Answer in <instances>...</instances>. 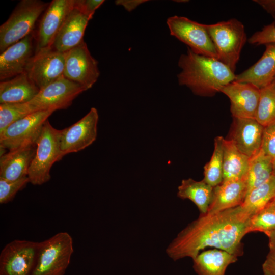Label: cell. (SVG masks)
I'll use <instances>...</instances> for the list:
<instances>
[{
	"instance_id": "obj_24",
	"label": "cell",
	"mask_w": 275,
	"mask_h": 275,
	"mask_svg": "<svg viewBox=\"0 0 275 275\" xmlns=\"http://www.w3.org/2000/svg\"><path fill=\"white\" fill-rule=\"evenodd\" d=\"M250 158L241 153L229 140L223 139V181L245 180Z\"/></svg>"
},
{
	"instance_id": "obj_34",
	"label": "cell",
	"mask_w": 275,
	"mask_h": 275,
	"mask_svg": "<svg viewBox=\"0 0 275 275\" xmlns=\"http://www.w3.org/2000/svg\"><path fill=\"white\" fill-rule=\"evenodd\" d=\"M261 150L272 159L275 170V123L264 127Z\"/></svg>"
},
{
	"instance_id": "obj_7",
	"label": "cell",
	"mask_w": 275,
	"mask_h": 275,
	"mask_svg": "<svg viewBox=\"0 0 275 275\" xmlns=\"http://www.w3.org/2000/svg\"><path fill=\"white\" fill-rule=\"evenodd\" d=\"M167 24L170 35L186 44L194 53L218 59L206 24L177 15L169 17Z\"/></svg>"
},
{
	"instance_id": "obj_31",
	"label": "cell",
	"mask_w": 275,
	"mask_h": 275,
	"mask_svg": "<svg viewBox=\"0 0 275 275\" xmlns=\"http://www.w3.org/2000/svg\"><path fill=\"white\" fill-rule=\"evenodd\" d=\"M275 230V213L264 208L250 218L249 233L261 232L266 235Z\"/></svg>"
},
{
	"instance_id": "obj_37",
	"label": "cell",
	"mask_w": 275,
	"mask_h": 275,
	"mask_svg": "<svg viewBox=\"0 0 275 275\" xmlns=\"http://www.w3.org/2000/svg\"><path fill=\"white\" fill-rule=\"evenodd\" d=\"M147 1L146 0H117L115 3L117 5L123 7L126 11L131 12L139 5Z\"/></svg>"
},
{
	"instance_id": "obj_20",
	"label": "cell",
	"mask_w": 275,
	"mask_h": 275,
	"mask_svg": "<svg viewBox=\"0 0 275 275\" xmlns=\"http://www.w3.org/2000/svg\"><path fill=\"white\" fill-rule=\"evenodd\" d=\"M265 50L254 65L236 75L234 80L253 84L260 90L270 86L275 76V43L265 44Z\"/></svg>"
},
{
	"instance_id": "obj_1",
	"label": "cell",
	"mask_w": 275,
	"mask_h": 275,
	"mask_svg": "<svg viewBox=\"0 0 275 275\" xmlns=\"http://www.w3.org/2000/svg\"><path fill=\"white\" fill-rule=\"evenodd\" d=\"M250 218L241 205L214 213L200 214L177 234L166 253L175 261L186 257L194 259L207 247L240 256L243 253L241 240L249 233Z\"/></svg>"
},
{
	"instance_id": "obj_23",
	"label": "cell",
	"mask_w": 275,
	"mask_h": 275,
	"mask_svg": "<svg viewBox=\"0 0 275 275\" xmlns=\"http://www.w3.org/2000/svg\"><path fill=\"white\" fill-rule=\"evenodd\" d=\"M238 257L226 251L214 249L200 253L193 260V269L198 275H225L228 267Z\"/></svg>"
},
{
	"instance_id": "obj_12",
	"label": "cell",
	"mask_w": 275,
	"mask_h": 275,
	"mask_svg": "<svg viewBox=\"0 0 275 275\" xmlns=\"http://www.w3.org/2000/svg\"><path fill=\"white\" fill-rule=\"evenodd\" d=\"M98 119L97 109L92 107L77 122L61 130L60 142L63 157L85 149L96 140Z\"/></svg>"
},
{
	"instance_id": "obj_18",
	"label": "cell",
	"mask_w": 275,
	"mask_h": 275,
	"mask_svg": "<svg viewBox=\"0 0 275 275\" xmlns=\"http://www.w3.org/2000/svg\"><path fill=\"white\" fill-rule=\"evenodd\" d=\"M93 18L85 13L76 4L66 17L53 41L51 48L67 52L84 41L89 21Z\"/></svg>"
},
{
	"instance_id": "obj_25",
	"label": "cell",
	"mask_w": 275,
	"mask_h": 275,
	"mask_svg": "<svg viewBox=\"0 0 275 275\" xmlns=\"http://www.w3.org/2000/svg\"><path fill=\"white\" fill-rule=\"evenodd\" d=\"M213 187L203 180L196 181L191 178L183 179L178 187L177 196L182 199L191 201L200 214L207 212L210 204Z\"/></svg>"
},
{
	"instance_id": "obj_38",
	"label": "cell",
	"mask_w": 275,
	"mask_h": 275,
	"mask_svg": "<svg viewBox=\"0 0 275 275\" xmlns=\"http://www.w3.org/2000/svg\"><path fill=\"white\" fill-rule=\"evenodd\" d=\"M268 13L275 19V0H254Z\"/></svg>"
},
{
	"instance_id": "obj_10",
	"label": "cell",
	"mask_w": 275,
	"mask_h": 275,
	"mask_svg": "<svg viewBox=\"0 0 275 275\" xmlns=\"http://www.w3.org/2000/svg\"><path fill=\"white\" fill-rule=\"evenodd\" d=\"M63 75L80 85L85 91L97 81L100 75L98 62L91 55L84 40L66 52Z\"/></svg>"
},
{
	"instance_id": "obj_29",
	"label": "cell",
	"mask_w": 275,
	"mask_h": 275,
	"mask_svg": "<svg viewBox=\"0 0 275 275\" xmlns=\"http://www.w3.org/2000/svg\"><path fill=\"white\" fill-rule=\"evenodd\" d=\"M38 111L29 102L0 104V132L12 123Z\"/></svg>"
},
{
	"instance_id": "obj_17",
	"label": "cell",
	"mask_w": 275,
	"mask_h": 275,
	"mask_svg": "<svg viewBox=\"0 0 275 275\" xmlns=\"http://www.w3.org/2000/svg\"><path fill=\"white\" fill-rule=\"evenodd\" d=\"M32 33L7 48L0 55V79L5 80L25 72L33 57V40Z\"/></svg>"
},
{
	"instance_id": "obj_13",
	"label": "cell",
	"mask_w": 275,
	"mask_h": 275,
	"mask_svg": "<svg viewBox=\"0 0 275 275\" xmlns=\"http://www.w3.org/2000/svg\"><path fill=\"white\" fill-rule=\"evenodd\" d=\"M85 90L79 85L67 79L64 75L40 90L30 102L39 111L65 109Z\"/></svg>"
},
{
	"instance_id": "obj_32",
	"label": "cell",
	"mask_w": 275,
	"mask_h": 275,
	"mask_svg": "<svg viewBox=\"0 0 275 275\" xmlns=\"http://www.w3.org/2000/svg\"><path fill=\"white\" fill-rule=\"evenodd\" d=\"M30 183L28 177L15 181H8L0 178V203L7 204L13 200L16 194Z\"/></svg>"
},
{
	"instance_id": "obj_30",
	"label": "cell",
	"mask_w": 275,
	"mask_h": 275,
	"mask_svg": "<svg viewBox=\"0 0 275 275\" xmlns=\"http://www.w3.org/2000/svg\"><path fill=\"white\" fill-rule=\"evenodd\" d=\"M255 119L263 127L275 123V90L270 85L260 90Z\"/></svg>"
},
{
	"instance_id": "obj_27",
	"label": "cell",
	"mask_w": 275,
	"mask_h": 275,
	"mask_svg": "<svg viewBox=\"0 0 275 275\" xmlns=\"http://www.w3.org/2000/svg\"><path fill=\"white\" fill-rule=\"evenodd\" d=\"M274 198L275 174L266 182L251 190L241 206L251 217L264 209Z\"/></svg>"
},
{
	"instance_id": "obj_6",
	"label": "cell",
	"mask_w": 275,
	"mask_h": 275,
	"mask_svg": "<svg viewBox=\"0 0 275 275\" xmlns=\"http://www.w3.org/2000/svg\"><path fill=\"white\" fill-rule=\"evenodd\" d=\"M73 253V239L66 232L40 242L31 275H64Z\"/></svg>"
},
{
	"instance_id": "obj_4",
	"label": "cell",
	"mask_w": 275,
	"mask_h": 275,
	"mask_svg": "<svg viewBox=\"0 0 275 275\" xmlns=\"http://www.w3.org/2000/svg\"><path fill=\"white\" fill-rule=\"evenodd\" d=\"M49 3L40 0H22L0 26L1 53L32 33L40 15Z\"/></svg>"
},
{
	"instance_id": "obj_19",
	"label": "cell",
	"mask_w": 275,
	"mask_h": 275,
	"mask_svg": "<svg viewBox=\"0 0 275 275\" xmlns=\"http://www.w3.org/2000/svg\"><path fill=\"white\" fill-rule=\"evenodd\" d=\"M36 148L37 142L31 143L1 156L0 178L15 181L27 177Z\"/></svg>"
},
{
	"instance_id": "obj_22",
	"label": "cell",
	"mask_w": 275,
	"mask_h": 275,
	"mask_svg": "<svg viewBox=\"0 0 275 275\" xmlns=\"http://www.w3.org/2000/svg\"><path fill=\"white\" fill-rule=\"evenodd\" d=\"M39 91L24 72L0 82V104L29 102Z\"/></svg>"
},
{
	"instance_id": "obj_26",
	"label": "cell",
	"mask_w": 275,
	"mask_h": 275,
	"mask_svg": "<svg viewBox=\"0 0 275 275\" xmlns=\"http://www.w3.org/2000/svg\"><path fill=\"white\" fill-rule=\"evenodd\" d=\"M272 159L261 150L250 159L245 177L246 195L253 189L268 181L275 173Z\"/></svg>"
},
{
	"instance_id": "obj_28",
	"label": "cell",
	"mask_w": 275,
	"mask_h": 275,
	"mask_svg": "<svg viewBox=\"0 0 275 275\" xmlns=\"http://www.w3.org/2000/svg\"><path fill=\"white\" fill-rule=\"evenodd\" d=\"M223 139L221 136L214 140V148L210 160L204 167V179L213 187L220 184L223 179Z\"/></svg>"
},
{
	"instance_id": "obj_33",
	"label": "cell",
	"mask_w": 275,
	"mask_h": 275,
	"mask_svg": "<svg viewBox=\"0 0 275 275\" xmlns=\"http://www.w3.org/2000/svg\"><path fill=\"white\" fill-rule=\"evenodd\" d=\"M248 41L250 44L255 45L275 43V20L264 26L261 31L254 33Z\"/></svg>"
},
{
	"instance_id": "obj_42",
	"label": "cell",
	"mask_w": 275,
	"mask_h": 275,
	"mask_svg": "<svg viewBox=\"0 0 275 275\" xmlns=\"http://www.w3.org/2000/svg\"><path fill=\"white\" fill-rule=\"evenodd\" d=\"M175 2H176L177 3H186L187 2H188V1H186V0H181V1H174Z\"/></svg>"
},
{
	"instance_id": "obj_3",
	"label": "cell",
	"mask_w": 275,
	"mask_h": 275,
	"mask_svg": "<svg viewBox=\"0 0 275 275\" xmlns=\"http://www.w3.org/2000/svg\"><path fill=\"white\" fill-rule=\"evenodd\" d=\"M215 46L218 60L234 73L242 48L248 40L243 24L236 18L206 24Z\"/></svg>"
},
{
	"instance_id": "obj_11",
	"label": "cell",
	"mask_w": 275,
	"mask_h": 275,
	"mask_svg": "<svg viewBox=\"0 0 275 275\" xmlns=\"http://www.w3.org/2000/svg\"><path fill=\"white\" fill-rule=\"evenodd\" d=\"M66 52L50 47L35 53L25 73L39 88H44L63 75Z\"/></svg>"
},
{
	"instance_id": "obj_35",
	"label": "cell",
	"mask_w": 275,
	"mask_h": 275,
	"mask_svg": "<svg viewBox=\"0 0 275 275\" xmlns=\"http://www.w3.org/2000/svg\"><path fill=\"white\" fill-rule=\"evenodd\" d=\"M104 2L103 0H75L76 5L86 14L93 16L95 11Z\"/></svg>"
},
{
	"instance_id": "obj_21",
	"label": "cell",
	"mask_w": 275,
	"mask_h": 275,
	"mask_svg": "<svg viewBox=\"0 0 275 275\" xmlns=\"http://www.w3.org/2000/svg\"><path fill=\"white\" fill-rule=\"evenodd\" d=\"M246 195L245 180L222 182L213 187L211 201L206 213H214L240 205Z\"/></svg>"
},
{
	"instance_id": "obj_15",
	"label": "cell",
	"mask_w": 275,
	"mask_h": 275,
	"mask_svg": "<svg viewBox=\"0 0 275 275\" xmlns=\"http://www.w3.org/2000/svg\"><path fill=\"white\" fill-rule=\"evenodd\" d=\"M230 99L233 118H255L260 90L253 84L234 80L220 90Z\"/></svg>"
},
{
	"instance_id": "obj_14",
	"label": "cell",
	"mask_w": 275,
	"mask_h": 275,
	"mask_svg": "<svg viewBox=\"0 0 275 275\" xmlns=\"http://www.w3.org/2000/svg\"><path fill=\"white\" fill-rule=\"evenodd\" d=\"M75 0H53L40 20L35 52L51 47L66 17L74 7Z\"/></svg>"
},
{
	"instance_id": "obj_9",
	"label": "cell",
	"mask_w": 275,
	"mask_h": 275,
	"mask_svg": "<svg viewBox=\"0 0 275 275\" xmlns=\"http://www.w3.org/2000/svg\"><path fill=\"white\" fill-rule=\"evenodd\" d=\"M54 112L36 111L12 123L0 132V147L10 151L37 142L44 123Z\"/></svg>"
},
{
	"instance_id": "obj_8",
	"label": "cell",
	"mask_w": 275,
	"mask_h": 275,
	"mask_svg": "<svg viewBox=\"0 0 275 275\" xmlns=\"http://www.w3.org/2000/svg\"><path fill=\"white\" fill-rule=\"evenodd\" d=\"M40 242L16 239L2 250L0 275H31Z\"/></svg>"
},
{
	"instance_id": "obj_39",
	"label": "cell",
	"mask_w": 275,
	"mask_h": 275,
	"mask_svg": "<svg viewBox=\"0 0 275 275\" xmlns=\"http://www.w3.org/2000/svg\"><path fill=\"white\" fill-rule=\"evenodd\" d=\"M266 235L269 239V252L275 253V230L270 232Z\"/></svg>"
},
{
	"instance_id": "obj_2",
	"label": "cell",
	"mask_w": 275,
	"mask_h": 275,
	"mask_svg": "<svg viewBox=\"0 0 275 275\" xmlns=\"http://www.w3.org/2000/svg\"><path fill=\"white\" fill-rule=\"evenodd\" d=\"M178 65L179 85L200 96H213L235 79V73L218 59L196 54L188 48L180 56Z\"/></svg>"
},
{
	"instance_id": "obj_41",
	"label": "cell",
	"mask_w": 275,
	"mask_h": 275,
	"mask_svg": "<svg viewBox=\"0 0 275 275\" xmlns=\"http://www.w3.org/2000/svg\"><path fill=\"white\" fill-rule=\"evenodd\" d=\"M270 86L275 90V76L270 85Z\"/></svg>"
},
{
	"instance_id": "obj_40",
	"label": "cell",
	"mask_w": 275,
	"mask_h": 275,
	"mask_svg": "<svg viewBox=\"0 0 275 275\" xmlns=\"http://www.w3.org/2000/svg\"><path fill=\"white\" fill-rule=\"evenodd\" d=\"M265 208L275 213V198Z\"/></svg>"
},
{
	"instance_id": "obj_5",
	"label": "cell",
	"mask_w": 275,
	"mask_h": 275,
	"mask_svg": "<svg viewBox=\"0 0 275 275\" xmlns=\"http://www.w3.org/2000/svg\"><path fill=\"white\" fill-rule=\"evenodd\" d=\"M60 132L61 130L54 128L48 120L44 123L28 175L30 183L33 185H41L47 182L51 178L52 166L63 157L60 149Z\"/></svg>"
},
{
	"instance_id": "obj_16",
	"label": "cell",
	"mask_w": 275,
	"mask_h": 275,
	"mask_svg": "<svg viewBox=\"0 0 275 275\" xmlns=\"http://www.w3.org/2000/svg\"><path fill=\"white\" fill-rule=\"evenodd\" d=\"M264 128L255 118H233L228 139L251 158L261 150Z\"/></svg>"
},
{
	"instance_id": "obj_36",
	"label": "cell",
	"mask_w": 275,
	"mask_h": 275,
	"mask_svg": "<svg viewBox=\"0 0 275 275\" xmlns=\"http://www.w3.org/2000/svg\"><path fill=\"white\" fill-rule=\"evenodd\" d=\"M262 268L263 275H275V253H268Z\"/></svg>"
}]
</instances>
